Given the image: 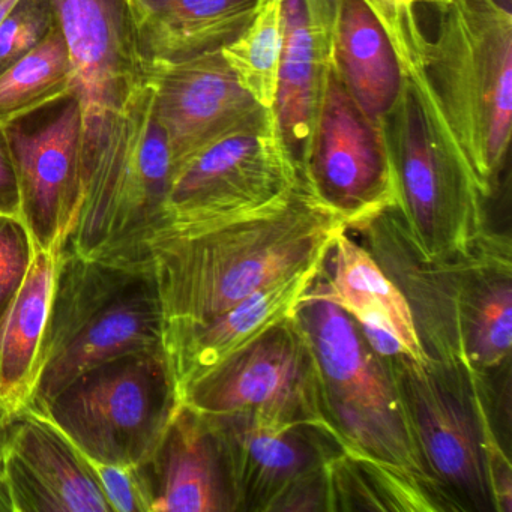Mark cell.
<instances>
[{"label": "cell", "instance_id": "6da1fadb", "mask_svg": "<svg viewBox=\"0 0 512 512\" xmlns=\"http://www.w3.org/2000/svg\"><path fill=\"white\" fill-rule=\"evenodd\" d=\"M346 224L302 179L271 205L146 245L163 311V332L206 322L259 290L322 266Z\"/></svg>", "mask_w": 512, "mask_h": 512}, {"label": "cell", "instance_id": "7a4b0ae2", "mask_svg": "<svg viewBox=\"0 0 512 512\" xmlns=\"http://www.w3.org/2000/svg\"><path fill=\"white\" fill-rule=\"evenodd\" d=\"M82 202L67 250L88 259L146 260L175 178L145 70L121 100L82 121Z\"/></svg>", "mask_w": 512, "mask_h": 512}, {"label": "cell", "instance_id": "3957f363", "mask_svg": "<svg viewBox=\"0 0 512 512\" xmlns=\"http://www.w3.org/2000/svg\"><path fill=\"white\" fill-rule=\"evenodd\" d=\"M379 356L419 460L452 512H511V460L496 431L491 377L467 362L415 361L401 349Z\"/></svg>", "mask_w": 512, "mask_h": 512}, {"label": "cell", "instance_id": "277c9868", "mask_svg": "<svg viewBox=\"0 0 512 512\" xmlns=\"http://www.w3.org/2000/svg\"><path fill=\"white\" fill-rule=\"evenodd\" d=\"M419 76L485 199L499 184L512 115V13L494 0H445ZM413 76V74H412Z\"/></svg>", "mask_w": 512, "mask_h": 512}, {"label": "cell", "instance_id": "5b68a950", "mask_svg": "<svg viewBox=\"0 0 512 512\" xmlns=\"http://www.w3.org/2000/svg\"><path fill=\"white\" fill-rule=\"evenodd\" d=\"M163 347V311L151 260L88 259L64 248L31 406L128 353Z\"/></svg>", "mask_w": 512, "mask_h": 512}, {"label": "cell", "instance_id": "8992f818", "mask_svg": "<svg viewBox=\"0 0 512 512\" xmlns=\"http://www.w3.org/2000/svg\"><path fill=\"white\" fill-rule=\"evenodd\" d=\"M385 131L397 209L419 250L431 259L469 253L490 232L487 199L419 74L404 79Z\"/></svg>", "mask_w": 512, "mask_h": 512}, {"label": "cell", "instance_id": "52a82bcc", "mask_svg": "<svg viewBox=\"0 0 512 512\" xmlns=\"http://www.w3.org/2000/svg\"><path fill=\"white\" fill-rule=\"evenodd\" d=\"M296 317L316 356L326 419L344 452L404 470L443 497L419 460L391 373L358 322L320 298L302 299Z\"/></svg>", "mask_w": 512, "mask_h": 512}, {"label": "cell", "instance_id": "ba28073f", "mask_svg": "<svg viewBox=\"0 0 512 512\" xmlns=\"http://www.w3.org/2000/svg\"><path fill=\"white\" fill-rule=\"evenodd\" d=\"M179 395L163 347L103 362L68 383L44 413L85 457L145 466L178 412Z\"/></svg>", "mask_w": 512, "mask_h": 512}, {"label": "cell", "instance_id": "9c48e42d", "mask_svg": "<svg viewBox=\"0 0 512 512\" xmlns=\"http://www.w3.org/2000/svg\"><path fill=\"white\" fill-rule=\"evenodd\" d=\"M179 403L205 418L275 428L317 425L334 433L323 409L316 356L296 311L187 383Z\"/></svg>", "mask_w": 512, "mask_h": 512}, {"label": "cell", "instance_id": "30bf717a", "mask_svg": "<svg viewBox=\"0 0 512 512\" xmlns=\"http://www.w3.org/2000/svg\"><path fill=\"white\" fill-rule=\"evenodd\" d=\"M302 182L274 112L221 137L176 172L157 232H181L277 202Z\"/></svg>", "mask_w": 512, "mask_h": 512}, {"label": "cell", "instance_id": "8fae6325", "mask_svg": "<svg viewBox=\"0 0 512 512\" xmlns=\"http://www.w3.org/2000/svg\"><path fill=\"white\" fill-rule=\"evenodd\" d=\"M301 176L347 230L398 203L385 119L370 118L329 62Z\"/></svg>", "mask_w": 512, "mask_h": 512}, {"label": "cell", "instance_id": "7c38bea8", "mask_svg": "<svg viewBox=\"0 0 512 512\" xmlns=\"http://www.w3.org/2000/svg\"><path fill=\"white\" fill-rule=\"evenodd\" d=\"M349 232L361 236L362 247L403 293L425 355L434 361L467 362L463 346L464 299L491 230L469 253L454 259L425 256L407 232L397 206Z\"/></svg>", "mask_w": 512, "mask_h": 512}, {"label": "cell", "instance_id": "4fadbf2b", "mask_svg": "<svg viewBox=\"0 0 512 512\" xmlns=\"http://www.w3.org/2000/svg\"><path fill=\"white\" fill-rule=\"evenodd\" d=\"M146 73L175 175L200 151L269 112L242 88L221 50L176 61H146Z\"/></svg>", "mask_w": 512, "mask_h": 512}, {"label": "cell", "instance_id": "5bb4252c", "mask_svg": "<svg viewBox=\"0 0 512 512\" xmlns=\"http://www.w3.org/2000/svg\"><path fill=\"white\" fill-rule=\"evenodd\" d=\"M2 454L13 512H112L85 455L37 407L8 416Z\"/></svg>", "mask_w": 512, "mask_h": 512}, {"label": "cell", "instance_id": "9a60e30c", "mask_svg": "<svg viewBox=\"0 0 512 512\" xmlns=\"http://www.w3.org/2000/svg\"><path fill=\"white\" fill-rule=\"evenodd\" d=\"M19 181L22 215L40 247L64 251L82 202V112L74 98L40 130H5Z\"/></svg>", "mask_w": 512, "mask_h": 512}, {"label": "cell", "instance_id": "2e32d148", "mask_svg": "<svg viewBox=\"0 0 512 512\" xmlns=\"http://www.w3.org/2000/svg\"><path fill=\"white\" fill-rule=\"evenodd\" d=\"M220 434L239 512H271L274 503L343 454L328 428H275L241 418H206Z\"/></svg>", "mask_w": 512, "mask_h": 512}, {"label": "cell", "instance_id": "e0dca14e", "mask_svg": "<svg viewBox=\"0 0 512 512\" xmlns=\"http://www.w3.org/2000/svg\"><path fill=\"white\" fill-rule=\"evenodd\" d=\"M82 121L101 118L145 70L121 0H52Z\"/></svg>", "mask_w": 512, "mask_h": 512}, {"label": "cell", "instance_id": "ac0fdd59", "mask_svg": "<svg viewBox=\"0 0 512 512\" xmlns=\"http://www.w3.org/2000/svg\"><path fill=\"white\" fill-rule=\"evenodd\" d=\"M145 470L151 512L238 511L217 428L182 404Z\"/></svg>", "mask_w": 512, "mask_h": 512}, {"label": "cell", "instance_id": "d6986e66", "mask_svg": "<svg viewBox=\"0 0 512 512\" xmlns=\"http://www.w3.org/2000/svg\"><path fill=\"white\" fill-rule=\"evenodd\" d=\"M334 11L335 0H283L281 5L283 49L272 112L299 172L331 62Z\"/></svg>", "mask_w": 512, "mask_h": 512}, {"label": "cell", "instance_id": "ffe728a7", "mask_svg": "<svg viewBox=\"0 0 512 512\" xmlns=\"http://www.w3.org/2000/svg\"><path fill=\"white\" fill-rule=\"evenodd\" d=\"M323 265L259 290L206 322L164 331L163 349L178 395L191 380L208 373L263 332L292 316Z\"/></svg>", "mask_w": 512, "mask_h": 512}, {"label": "cell", "instance_id": "44dd1931", "mask_svg": "<svg viewBox=\"0 0 512 512\" xmlns=\"http://www.w3.org/2000/svg\"><path fill=\"white\" fill-rule=\"evenodd\" d=\"M146 61L221 50L253 20L260 0H121Z\"/></svg>", "mask_w": 512, "mask_h": 512}, {"label": "cell", "instance_id": "7402d4cb", "mask_svg": "<svg viewBox=\"0 0 512 512\" xmlns=\"http://www.w3.org/2000/svg\"><path fill=\"white\" fill-rule=\"evenodd\" d=\"M304 298L338 305L356 322L394 337L410 358L427 361L403 293L347 230L335 238L322 271Z\"/></svg>", "mask_w": 512, "mask_h": 512}, {"label": "cell", "instance_id": "603a6c76", "mask_svg": "<svg viewBox=\"0 0 512 512\" xmlns=\"http://www.w3.org/2000/svg\"><path fill=\"white\" fill-rule=\"evenodd\" d=\"M61 256L34 241L25 278L0 316V410L7 416L34 401Z\"/></svg>", "mask_w": 512, "mask_h": 512}, {"label": "cell", "instance_id": "cb8c5ba5", "mask_svg": "<svg viewBox=\"0 0 512 512\" xmlns=\"http://www.w3.org/2000/svg\"><path fill=\"white\" fill-rule=\"evenodd\" d=\"M332 64L370 118L383 121L403 89V68L364 0H335Z\"/></svg>", "mask_w": 512, "mask_h": 512}, {"label": "cell", "instance_id": "d4e9b609", "mask_svg": "<svg viewBox=\"0 0 512 512\" xmlns=\"http://www.w3.org/2000/svg\"><path fill=\"white\" fill-rule=\"evenodd\" d=\"M466 361L484 376L509 370L512 346V247L491 232L473 272L463 307Z\"/></svg>", "mask_w": 512, "mask_h": 512}, {"label": "cell", "instance_id": "484cf974", "mask_svg": "<svg viewBox=\"0 0 512 512\" xmlns=\"http://www.w3.org/2000/svg\"><path fill=\"white\" fill-rule=\"evenodd\" d=\"M67 44L58 22L28 55L0 74V130L73 98Z\"/></svg>", "mask_w": 512, "mask_h": 512}, {"label": "cell", "instance_id": "4316f807", "mask_svg": "<svg viewBox=\"0 0 512 512\" xmlns=\"http://www.w3.org/2000/svg\"><path fill=\"white\" fill-rule=\"evenodd\" d=\"M281 5L283 0H260L250 25L221 49L242 88L269 110L277 98L283 49Z\"/></svg>", "mask_w": 512, "mask_h": 512}, {"label": "cell", "instance_id": "83f0119b", "mask_svg": "<svg viewBox=\"0 0 512 512\" xmlns=\"http://www.w3.org/2000/svg\"><path fill=\"white\" fill-rule=\"evenodd\" d=\"M55 25L52 0H20L0 23V74L28 55Z\"/></svg>", "mask_w": 512, "mask_h": 512}, {"label": "cell", "instance_id": "f1b7e54d", "mask_svg": "<svg viewBox=\"0 0 512 512\" xmlns=\"http://www.w3.org/2000/svg\"><path fill=\"white\" fill-rule=\"evenodd\" d=\"M385 31L404 76L419 73L427 38L422 34L410 0H364Z\"/></svg>", "mask_w": 512, "mask_h": 512}, {"label": "cell", "instance_id": "f546056e", "mask_svg": "<svg viewBox=\"0 0 512 512\" xmlns=\"http://www.w3.org/2000/svg\"><path fill=\"white\" fill-rule=\"evenodd\" d=\"M85 458L94 469L112 512H151L152 490L145 466L101 463Z\"/></svg>", "mask_w": 512, "mask_h": 512}, {"label": "cell", "instance_id": "4dcf8cb0", "mask_svg": "<svg viewBox=\"0 0 512 512\" xmlns=\"http://www.w3.org/2000/svg\"><path fill=\"white\" fill-rule=\"evenodd\" d=\"M34 239L20 218H0V316L19 289L31 263Z\"/></svg>", "mask_w": 512, "mask_h": 512}, {"label": "cell", "instance_id": "1f68e13d", "mask_svg": "<svg viewBox=\"0 0 512 512\" xmlns=\"http://www.w3.org/2000/svg\"><path fill=\"white\" fill-rule=\"evenodd\" d=\"M0 218L23 220L19 181L5 130H0Z\"/></svg>", "mask_w": 512, "mask_h": 512}, {"label": "cell", "instance_id": "d6a6232c", "mask_svg": "<svg viewBox=\"0 0 512 512\" xmlns=\"http://www.w3.org/2000/svg\"><path fill=\"white\" fill-rule=\"evenodd\" d=\"M8 416L0 410V512H13L10 494H8L7 482L4 473V454H2V443H4V428Z\"/></svg>", "mask_w": 512, "mask_h": 512}, {"label": "cell", "instance_id": "836d02e7", "mask_svg": "<svg viewBox=\"0 0 512 512\" xmlns=\"http://www.w3.org/2000/svg\"><path fill=\"white\" fill-rule=\"evenodd\" d=\"M19 2L20 0H0V23L13 13Z\"/></svg>", "mask_w": 512, "mask_h": 512}, {"label": "cell", "instance_id": "e575fe53", "mask_svg": "<svg viewBox=\"0 0 512 512\" xmlns=\"http://www.w3.org/2000/svg\"><path fill=\"white\" fill-rule=\"evenodd\" d=\"M497 5H499L500 8H503V10L509 11V13H512V0H494Z\"/></svg>", "mask_w": 512, "mask_h": 512}, {"label": "cell", "instance_id": "d590c367", "mask_svg": "<svg viewBox=\"0 0 512 512\" xmlns=\"http://www.w3.org/2000/svg\"><path fill=\"white\" fill-rule=\"evenodd\" d=\"M413 5L416 4V2H433V4H442V2H445V0H410Z\"/></svg>", "mask_w": 512, "mask_h": 512}]
</instances>
